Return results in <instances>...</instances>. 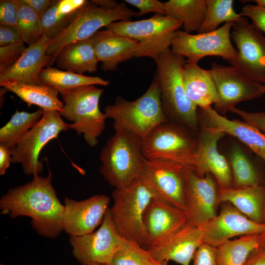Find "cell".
<instances>
[{
    "label": "cell",
    "instance_id": "obj_1",
    "mask_svg": "<svg viewBox=\"0 0 265 265\" xmlns=\"http://www.w3.org/2000/svg\"><path fill=\"white\" fill-rule=\"evenodd\" d=\"M50 172L47 177H33L29 182L9 189L0 199L2 214L12 218H31L32 228L40 235L55 238L63 229L64 206L56 195Z\"/></svg>",
    "mask_w": 265,
    "mask_h": 265
},
{
    "label": "cell",
    "instance_id": "obj_2",
    "mask_svg": "<svg viewBox=\"0 0 265 265\" xmlns=\"http://www.w3.org/2000/svg\"><path fill=\"white\" fill-rule=\"evenodd\" d=\"M186 60L169 49L155 60L157 69L154 78L159 85L166 117L193 131L198 125V107L188 98L184 87L182 69Z\"/></svg>",
    "mask_w": 265,
    "mask_h": 265
},
{
    "label": "cell",
    "instance_id": "obj_3",
    "mask_svg": "<svg viewBox=\"0 0 265 265\" xmlns=\"http://www.w3.org/2000/svg\"><path fill=\"white\" fill-rule=\"evenodd\" d=\"M106 118L113 120L114 130L124 129L144 139L159 125L169 120L165 115L157 80L154 79L145 93L133 101L121 96L104 109Z\"/></svg>",
    "mask_w": 265,
    "mask_h": 265
},
{
    "label": "cell",
    "instance_id": "obj_4",
    "mask_svg": "<svg viewBox=\"0 0 265 265\" xmlns=\"http://www.w3.org/2000/svg\"><path fill=\"white\" fill-rule=\"evenodd\" d=\"M115 131L101 151L100 171L115 188L125 187L139 178L145 158L141 138L126 130Z\"/></svg>",
    "mask_w": 265,
    "mask_h": 265
},
{
    "label": "cell",
    "instance_id": "obj_5",
    "mask_svg": "<svg viewBox=\"0 0 265 265\" xmlns=\"http://www.w3.org/2000/svg\"><path fill=\"white\" fill-rule=\"evenodd\" d=\"M112 197L113 204L109 210L116 231L124 239L145 248L143 215L154 195L138 178L125 187L115 188Z\"/></svg>",
    "mask_w": 265,
    "mask_h": 265
},
{
    "label": "cell",
    "instance_id": "obj_6",
    "mask_svg": "<svg viewBox=\"0 0 265 265\" xmlns=\"http://www.w3.org/2000/svg\"><path fill=\"white\" fill-rule=\"evenodd\" d=\"M197 146L198 139L192 131L170 120L159 125L142 140L145 159L171 161L190 167Z\"/></svg>",
    "mask_w": 265,
    "mask_h": 265
},
{
    "label": "cell",
    "instance_id": "obj_7",
    "mask_svg": "<svg viewBox=\"0 0 265 265\" xmlns=\"http://www.w3.org/2000/svg\"><path fill=\"white\" fill-rule=\"evenodd\" d=\"M103 91V89L95 85H88L61 95L63 107L59 112L60 116L73 122L68 124L69 129L75 131L78 135L82 134L91 147L98 144V138L106 128L107 118L99 106Z\"/></svg>",
    "mask_w": 265,
    "mask_h": 265
},
{
    "label": "cell",
    "instance_id": "obj_8",
    "mask_svg": "<svg viewBox=\"0 0 265 265\" xmlns=\"http://www.w3.org/2000/svg\"><path fill=\"white\" fill-rule=\"evenodd\" d=\"M182 26L176 19L155 14L147 19L114 22L106 28L137 42L135 57H148L155 60L170 49L175 33Z\"/></svg>",
    "mask_w": 265,
    "mask_h": 265
},
{
    "label": "cell",
    "instance_id": "obj_9",
    "mask_svg": "<svg viewBox=\"0 0 265 265\" xmlns=\"http://www.w3.org/2000/svg\"><path fill=\"white\" fill-rule=\"evenodd\" d=\"M137 13L125 2L114 8L106 9L86 0L70 25L51 39L46 53L52 57L53 64L59 52L67 44L90 38L102 27L114 22L130 20Z\"/></svg>",
    "mask_w": 265,
    "mask_h": 265
},
{
    "label": "cell",
    "instance_id": "obj_10",
    "mask_svg": "<svg viewBox=\"0 0 265 265\" xmlns=\"http://www.w3.org/2000/svg\"><path fill=\"white\" fill-rule=\"evenodd\" d=\"M68 125L56 110L45 111L41 119L20 140L12 151L11 163H20L26 175H39L43 164L39 160L42 148L57 138L62 131L68 130Z\"/></svg>",
    "mask_w": 265,
    "mask_h": 265
},
{
    "label": "cell",
    "instance_id": "obj_11",
    "mask_svg": "<svg viewBox=\"0 0 265 265\" xmlns=\"http://www.w3.org/2000/svg\"><path fill=\"white\" fill-rule=\"evenodd\" d=\"M233 22H228L213 31L191 34L178 30L173 37L171 50L186 61L198 63L203 57L217 56L228 62L235 59L238 51L231 42Z\"/></svg>",
    "mask_w": 265,
    "mask_h": 265
},
{
    "label": "cell",
    "instance_id": "obj_12",
    "mask_svg": "<svg viewBox=\"0 0 265 265\" xmlns=\"http://www.w3.org/2000/svg\"><path fill=\"white\" fill-rule=\"evenodd\" d=\"M231 37L237 47V58L229 63L254 81L265 84V37L246 17L233 22Z\"/></svg>",
    "mask_w": 265,
    "mask_h": 265
},
{
    "label": "cell",
    "instance_id": "obj_13",
    "mask_svg": "<svg viewBox=\"0 0 265 265\" xmlns=\"http://www.w3.org/2000/svg\"><path fill=\"white\" fill-rule=\"evenodd\" d=\"M186 166L171 161L144 159L139 178L154 197L186 212Z\"/></svg>",
    "mask_w": 265,
    "mask_h": 265
},
{
    "label": "cell",
    "instance_id": "obj_14",
    "mask_svg": "<svg viewBox=\"0 0 265 265\" xmlns=\"http://www.w3.org/2000/svg\"><path fill=\"white\" fill-rule=\"evenodd\" d=\"M218 100L213 108L225 114L238 103L259 98L261 84L250 78L238 68L212 62L210 69Z\"/></svg>",
    "mask_w": 265,
    "mask_h": 265
},
{
    "label": "cell",
    "instance_id": "obj_15",
    "mask_svg": "<svg viewBox=\"0 0 265 265\" xmlns=\"http://www.w3.org/2000/svg\"><path fill=\"white\" fill-rule=\"evenodd\" d=\"M69 239L73 255L81 265L93 263L109 265L124 240L115 228L109 208L96 231L80 236H70Z\"/></svg>",
    "mask_w": 265,
    "mask_h": 265
},
{
    "label": "cell",
    "instance_id": "obj_16",
    "mask_svg": "<svg viewBox=\"0 0 265 265\" xmlns=\"http://www.w3.org/2000/svg\"><path fill=\"white\" fill-rule=\"evenodd\" d=\"M218 191L210 174L201 177L186 166L185 201L189 224L200 226L217 215Z\"/></svg>",
    "mask_w": 265,
    "mask_h": 265
},
{
    "label": "cell",
    "instance_id": "obj_17",
    "mask_svg": "<svg viewBox=\"0 0 265 265\" xmlns=\"http://www.w3.org/2000/svg\"><path fill=\"white\" fill-rule=\"evenodd\" d=\"M200 227L204 243L215 247L234 237L260 235L265 231V223L250 219L230 203L222 207L219 214Z\"/></svg>",
    "mask_w": 265,
    "mask_h": 265
},
{
    "label": "cell",
    "instance_id": "obj_18",
    "mask_svg": "<svg viewBox=\"0 0 265 265\" xmlns=\"http://www.w3.org/2000/svg\"><path fill=\"white\" fill-rule=\"evenodd\" d=\"M188 222L186 212L154 197L143 215L146 236L145 249L149 250L159 244Z\"/></svg>",
    "mask_w": 265,
    "mask_h": 265
},
{
    "label": "cell",
    "instance_id": "obj_19",
    "mask_svg": "<svg viewBox=\"0 0 265 265\" xmlns=\"http://www.w3.org/2000/svg\"><path fill=\"white\" fill-rule=\"evenodd\" d=\"M225 135L220 131L202 126L197 137L195 161L191 167L201 177L212 174L216 180L219 189L232 187L233 185L230 164L217 149L218 141Z\"/></svg>",
    "mask_w": 265,
    "mask_h": 265
},
{
    "label": "cell",
    "instance_id": "obj_20",
    "mask_svg": "<svg viewBox=\"0 0 265 265\" xmlns=\"http://www.w3.org/2000/svg\"><path fill=\"white\" fill-rule=\"evenodd\" d=\"M110 202L109 197L104 194L95 195L82 201L65 197L63 230L75 237L93 232L103 222Z\"/></svg>",
    "mask_w": 265,
    "mask_h": 265
},
{
    "label": "cell",
    "instance_id": "obj_21",
    "mask_svg": "<svg viewBox=\"0 0 265 265\" xmlns=\"http://www.w3.org/2000/svg\"><path fill=\"white\" fill-rule=\"evenodd\" d=\"M203 243L201 228L188 223L159 244L147 250L159 263L173 261L181 265H190L195 251Z\"/></svg>",
    "mask_w": 265,
    "mask_h": 265
},
{
    "label": "cell",
    "instance_id": "obj_22",
    "mask_svg": "<svg viewBox=\"0 0 265 265\" xmlns=\"http://www.w3.org/2000/svg\"><path fill=\"white\" fill-rule=\"evenodd\" d=\"M51 39L45 35L35 43L27 47L19 60L0 74V83L15 81L25 84L42 85L40 74L44 68L53 64V58L46 53Z\"/></svg>",
    "mask_w": 265,
    "mask_h": 265
},
{
    "label": "cell",
    "instance_id": "obj_23",
    "mask_svg": "<svg viewBox=\"0 0 265 265\" xmlns=\"http://www.w3.org/2000/svg\"><path fill=\"white\" fill-rule=\"evenodd\" d=\"M198 114L204 120L202 126L237 138L265 161V133L244 121L226 118L212 106L199 107Z\"/></svg>",
    "mask_w": 265,
    "mask_h": 265
},
{
    "label": "cell",
    "instance_id": "obj_24",
    "mask_svg": "<svg viewBox=\"0 0 265 265\" xmlns=\"http://www.w3.org/2000/svg\"><path fill=\"white\" fill-rule=\"evenodd\" d=\"M91 38L101 69L106 71L115 70L120 63L135 57L138 46L136 41L106 28Z\"/></svg>",
    "mask_w": 265,
    "mask_h": 265
},
{
    "label": "cell",
    "instance_id": "obj_25",
    "mask_svg": "<svg viewBox=\"0 0 265 265\" xmlns=\"http://www.w3.org/2000/svg\"><path fill=\"white\" fill-rule=\"evenodd\" d=\"M182 77L186 94L196 106L206 108L217 102L218 94L210 70L186 60Z\"/></svg>",
    "mask_w": 265,
    "mask_h": 265
},
{
    "label": "cell",
    "instance_id": "obj_26",
    "mask_svg": "<svg viewBox=\"0 0 265 265\" xmlns=\"http://www.w3.org/2000/svg\"><path fill=\"white\" fill-rule=\"evenodd\" d=\"M265 189L258 184L253 186L219 189L218 203L232 204L250 219L263 223Z\"/></svg>",
    "mask_w": 265,
    "mask_h": 265
},
{
    "label": "cell",
    "instance_id": "obj_27",
    "mask_svg": "<svg viewBox=\"0 0 265 265\" xmlns=\"http://www.w3.org/2000/svg\"><path fill=\"white\" fill-rule=\"evenodd\" d=\"M55 61L61 70L81 75L96 72L99 62L91 38L67 44L59 52Z\"/></svg>",
    "mask_w": 265,
    "mask_h": 265
},
{
    "label": "cell",
    "instance_id": "obj_28",
    "mask_svg": "<svg viewBox=\"0 0 265 265\" xmlns=\"http://www.w3.org/2000/svg\"><path fill=\"white\" fill-rule=\"evenodd\" d=\"M0 86L12 92L26 103L28 106L36 105L44 111L60 112L63 103L58 98V92L53 87L45 85L25 84L15 81L0 83Z\"/></svg>",
    "mask_w": 265,
    "mask_h": 265
},
{
    "label": "cell",
    "instance_id": "obj_29",
    "mask_svg": "<svg viewBox=\"0 0 265 265\" xmlns=\"http://www.w3.org/2000/svg\"><path fill=\"white\" fill-rule=\"evenodd\" d=\"M86 2L85 0H55L41 17L43 34L51 39L61 33Z\"/></svg>",
    "mask_w": 265,
    "mask_h": 265
},
{
    "label": "cell",
    "instance_id": "obj_30",
    "mask_svg": "<svg viewBox=\"0 0 265 265\" xmlns=\"http://www.w3.org/2000/svg\"><path fill=\"white\" fill-rule=\"evenodd\" d=\"M164 15L182 24L184 31H198L206 17V0H170L164 2Z\"/></svg>",
    "mask_w": 265,
    "mask_h": 265
},
{
    "label": "cell",
    "instance_id": "obj_31",
    "mask_svg": "<svg viewBox=\"0 0 265 265\" xmlns=\"http://www.w3.org/2000/svg\"><path fill=\"white\" fill-rule=\"evenodd\" d=\"M40 82L55 89L62 95L75 88L88 85L107 86L110 83L99 77L87 76L48 66L41 71Z\"/></svg>",
    "mask_w": 265,
    "mask_h": 265
},
{
    "label": "cell",
    "instance_id": "obj_32",
    "mask_svg": "<svg viewBox=\"0 0 265 265\" xmlns=\"http://www.w3.org/2000/svg\"><path fill=\"white\" fill-rule=\"evenodd\" d=\"M259 235L240 236L217 247L218 265H244L253 251L259 249Z\"/></svg>",
    "mask_w": 265,
    "mask_h": 265
},
{
    "label": "cell",
    "instance_id": "obj_33",
    "mask_svg": "<svg viewBox=\"0 0 265 265\" xmlns=\"http://www.w3.org/2000/svg\"><path fill=\"white\" fill-rule=\"evenodd\" d=\"M44 110L39 108L32 112L17 110L9 121L0 129V144L12 152L21 138L41 119Z\"/></svg>",
    "mask_w": 265,
    "mask_h": 265
},
{
    "label": "cell",
    "instance_id": "obj_34",
    "mask_svg": "<svg viewBox=\"0 0 265 265\" xmlns=\"http://www.w3.org/2000/svg\"><path fill=\"white\" fill-rule=\"evenodd\" d=\"M206 15L197 31L199 33L213 31L222 23L234 22L243 17L235 11L233 0H206Z\"/></svg>",
    "mask_w": 265,
    "mask_h": 265
},
{
    "label": "cell",
    "instance_id": "obj_35",
    "mask_svg": "<svg viewBox=\"0 0 265 265\" xmlns=\"http://www.w3.org/2000/svg\"><path fill=\"white\" fill-rule=\"evenodd\" d=\"M230 164L235 188L251 186L258 184L259 178L252 164L243 151L234 147L230 156Z\"/></svg>",
    "mask_w": 265,
    "mask_h": 265
},
{
    "label": "cell",
    "instance_id": "obj_36",
    "mask_svg": "<svg viewBox=\"0 0 265 265\" xmlns=\"http://www.w3.org/2000/svg\"><path fill=\"white\" fill-rule=\"evenodd\" d=\"M16 1L19 9L17 29L23 42L29 46L43 35L41 17L22 0Z\"/></svg>",
    "mask_w": 265,
    "mask_h": 265
},
{
    "label": "cell",
    "instance_id": "obj_37",
    "mask_svg": "<svg viewBox=\"0 0 265 265\" xmlns=\"http://www.w3.org/2000/svg\"><path fill=\"white\" fill-rule=\"evenodd\" d=\"M148 251L137 243L124 239L109 265H159Z\"/></svg>",
    "mask_w": 265,
    "mask_h": 265
},
{
    "label": "cell",
    "instance_id": "obj_38",
    "mask_svg": "<svg viewBox=\"0 0 265 265\" xmlns=\"http://www.w3.org/2000/svg\"><path fill=\"white\" fill-rule=\"evenodd\" d=\"M26 48L23 42L0 47V74L13 66Z\"/></svg>",
    "mask_w": 265,
    "mask_h": 265
},
{
    "label": "cell",
    "instance_id": "obj_39",
    "mask_svg": "<svg viewBox=\"0 0 265 265\" xmlns=\"http://www.w3.org/2000/svg\"><path fill=\"white\" fill-rule=\"evenodd\" d=\"M19 9L16 0H0V25L17 28Z\"/></svg>",
    "mask_w": 265,
    "mask_h": 265
},
{
    "label": "cell",
    "instance_id": "obj_40",
    "mask_svg": "<svg viewBox=\"0 0 265 265\" xmlns=\"http://www.w3.org/2000/svg\"><path fill=\"white\" fill-rule=\"evenodd\" d=\"M192 261V265H218L217 247L203 243L195 251Z\"/></svg>",
    "mask_w": 265,
    "mask_h": 265
},
{
    "label": "cell",
    "instance_id": "obj_41",
    "mask_svg": "<svg viewBox=\"0 0 265 265\" xmlns=\"http://www.w3.org/2000/svg\"><path fill=\"white\" fill-rule=\"evenodd\" d=\"M124 1L139 10L136 17L150 12L164 15V2L158 0H125Z\"/></svg>",
    "mask_w": 265,
    "mask_h": 265
},
{
    "label": "cell",
    "instance_id": "obj_42",
    "mask_svg": "<svg viewBox=\"0 0 265 265\" xmlns=\"http://www.w3.org/2000/svg\"><path fill=\"white\" fill-rule=\"evenodd\" d=\"M239 14L249 18L252 23L265 33V8L256 4H247L242 7Z\"/></svg>",
    "mask_w": 265,
    "mask_h": 265
},
{
    "label": "cell",
    "instance_id": "obj_43",
    "mask_svg": "<svg viewBox=\"0 0 265 265\" xmlns=\"http://www.w3.org/2000/svg\"><path fill=\"white\" fill-rule=\"evenodd\" d=\"M230 111L239 115L242 120L265 133V112H251L233 107Z\"/></svg>",
    "mask_w": 265,
    "mask_h": 265
},
{
    "label": "cell",
    "instance_id": "obj_44",
    "mask_svg": "<svg viewBox=\"0 0 265 265\" xmlns=\"http://www.w3.org/2000/svg\"><path fill=\"white\" fill-rule=\"evenodd\" d=\"M23 42L17 28L0 25V47Z\"/></svg>",
    "mask_w": 265,
    "mask_h": 265
},
{
    "label": "cell",
    "instance_id": "obj_45",
    "mask_svg": "<svg viewBox=\"0 0 265 265\" xmlns=\"http://www.w3.org/2000/svg\"><path fill=\"white\" fill-rule=\"evenodd\" d=\"M41 17L55 0H22Z\"/></svg>",
    "mask_w": 265,
    "mask_h": 265
},
{
    "label": "cell",
    "instance_id": "obj_46",
    "mask_svg": "<svg viewBox=\"0 0 265 265\" xmlns=\"http://www.w3.org/2000/svg\"><path fill=\"white\" fill-rule=\"evenodd\" d=\"M11 151L5 146L0 144V175L5 174L11 163Z\"/></svg>",
    "mask_w": 265,
    "mask_h": 265
},
{
    "label": "cell",
    "instance_id": "obj_47",
    "mask_svg": "<svg viewBox=\"0 0 265 265\" xmlns=\"http://www.w3.org/2000/svg\"><path fill=\"white\" fill-rule=\"evenodd\" d=\"M244 265H265V251L260 249L253 251Z\"/></svg>",
    "mask_w": 265,
    "mask_h": 265
},
{
    "label": "cell",
    "instance_id": "obj_48",
    "mask_svg": "<svg viewBox=\"0 0 265 265\" xmlns=\"http://www.w3.org/2000/svg\"><path fill=\"white\" fill-rule=\"evenodd\" d=\"M91 2L95 5L106 9L114 8L120 3L113 0H92Z\"/></svg>",
    "mask_w": 265,
    "mask_h": 265
},
{
    "label": "cell",
    "instance_id": "obj_49",
    "mask_svg": "<svg viewBox=\"0 0 265 265\" xmlns=\"http://www.w3.org/2000/svg\"><path fill=\"white\" fill-rule=\"evenodd\" d=\"M259 238L260 245L259 249L265 251V231L259 235Z\"/></svg>",
    "mask_w": 265,
    "mask_h": 265
},
{
    "label": "cell",
    "instance_id": "obj_50",
    "mask_svg": "<svg viewBox=\"0 0 265 265\" xmlns=\"http://www.w3.org/2000/svg\"><path fill=\"white\" fill-rule=\"evenodd\" d=\"M256 3V5L265 8V0H253Z\"/></svg>",
    "mask_w": 265,
    "mask_h": 265
},
{
    "label": "cell",
    "instance_id": "obj_51",
    "mask_svg": "<svg viewBox=\"0 0 265 265\" xmlns=\"http://www.w3.org/2000/svg\"><path fill=\"white\" fill-rule=\"evenodd\" d=\"M260 90L262 95L265 94V84H261Z\"/></svg>",
    "mask_w": 265,
    "mask_h": 265
},
{
    "label": "cell",
    "instance_id": "obj_52",
    "mask_svg": "<svg viewBox=\"0 0 265 265\" xmlns=\"http://www.w3.org/2000/svg\"><path fill=\"white\" fill-rule=\"evenodd\" d=\"M84 265H107L104 264H100V263H93L90 264H88Z\"/></svg>",
    "mask_w": 265,
    "mask_h": 265
},
{
    "label": "cell",
    "instance_id": "obj_53",
    "mask_svg": "<svg viewBox=\"0 0 265 265\" xmlns=\"http://www.w3.org/2000/svg\"><path fill=\"white\" fill-rule=\"evenodd\" d=\"M159 265H168L167 261H163V262L160 263Z\"/></svg>",
    "mask_w": 265,
    "mask_h": 265
}]
</instances>
